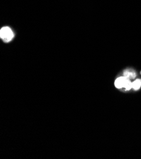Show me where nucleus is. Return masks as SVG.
Returning a JSON list of instances; mask_svg holds the SVG:
<instances>
[{
  "mask_svg": "<svg viewBox=\"0 0 141 159\" xmlns=\"http://www.w3.org/2000/svg\"><path fill=\"white\" fill-rule=\"evenodd\" d=\"M141 86V80L137 79L134 83H132V88L135 90H138Z\"/></svg>",
  "mask_w": 141,
  "mask_h": 159,
  "instance_id": "obj_4",
  "label": "nucleus"
},
{
  "mask_svg": "<svg viewBox=\"0 0 141 159\" xmlns=\"http://www.w3.org/2000/svg\"><path fill=\"white\" fill-rule=\"evenodd\" d=\"M115 85L117 88H124L127 90H129L132 88V83L130 80L124 75L118 77L115 82Z\"/></svg>",
  "mask_w": 141,
  "mask_h": 159,
  "instance_id": "obj_1",
  "label": "nucleus"
},
{
  "mask_svg": "<svg viewBox=\"0 0 141 159\" xmlns=\"http://www.w3.org/2000/svg\"><path fill=\"white\" fill-rule=\"evenodd\" d=\"M14 37L12 30L9 27H3L0 30V38L5 42L11 41Z\"/></svg>",
  "mask_w": 141,
  "mask_h": 159,
  "instance_id": "obj_2",
  "label": "nucleus"
},
{
  "mask_svg": "<svg viewBox=\"0 0 141 159\" xmlns=\"http://www.w3.org/2000/svg\"><path fill=\"white\" fill-rule=\"evenodd\" d=\"M123 75L125 77H127L130 80L131 79H134L136 76V73L135 71L131 70V69H128V70H125L123 72Z\"/></svg>",
  "mask_w": 141,
  "mask_h": 159,
  "instance_id": "obj_3",
  "label": "nucleus"
}]
</instances>
